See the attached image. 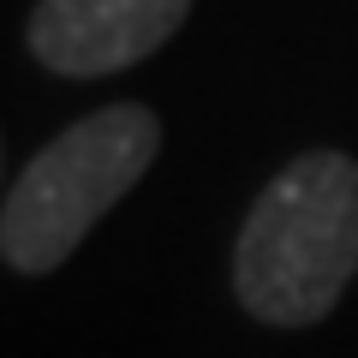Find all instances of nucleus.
<instances>
[{
  "label": "nucleus",
  "mask_w": 358,
  "mask_h": 358,
  "mask_svg": "<svg viewBox=\"0 0 358 358\" xmlns=\"http://www.w3.org/2000/svg\"><path fill=\"white\" fill-rule=\"evenodd\" d=\"M162 150V120L143 102H114L66 126L24 162V173L6 185L0 209V251L18 275H48L78 251L96 221L143 179V167Z\"/></svg>",
  "instance_id": "2"
},
{
  "label": "nucleus",
  "mask_w": 358,
  "mask_h": 358,
  "mask_svg": "<svg viewBox=\"0 0 358 358\" xmlns=\"http://www.w3.org/2000/svg\"><path fill=\"white\" fill-rule=\"evenodd\" d=\"M192 13V0H36L30 54L60 78H108L150 60Z\"/></svg>",
  "instance_id": "3"
},
{
  "label": "nucleus",
  "mask_w": 358,
  "mask_h": 358,
  "mask_svg": "<svg viewBox=\"0 0 358 358\" xmlns=\"http://www.w3.org/2000/svg\"><path fill=\"white\" fill-rule=\"evenodd\" d=\"M358 275V162L310 150L251 203L233 245V293L268 329H310Z\"/></svg>",
  "instance_id": "1"
}]
</instances>
